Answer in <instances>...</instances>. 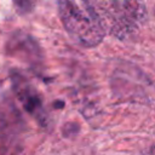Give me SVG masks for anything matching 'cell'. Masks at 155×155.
<instances>
[{"mask_svg": "<svg viewBox=\"0 0 155 155\" xmlns=\"http://www.w3.org/2000/svg\"><path fill=\"white\" fill-rule=\"evenodd\" d=\"M56 2L62 24L76 44L90 48L103 41L105 30L76 0H56Z\"/></svg>", "mask_w": 155, "mask_h": 155, "instance_id": "cell-1", "label": "cell"}, {"mask_svg": "<svg viewBox=\"0 0 155 155\" xmlns=\"http://www.w3.org/2000/svg\"><path fill=\"white\" fill-rule=\"evenodd\" d=\"M110 23L108 33L126 39L136 33L148 18L144 0H108Z\"/></svg>", "mask_w": 155, "mask_h": 155, "instance_id": "cell-2", "label": "cell"}, {"mask_svg": "<svg viewBox=\"0 0 155 155\" xmlns=\"http://www.w3.org/2000/svg\"><path fill=\"white\" fill-rule=\"evenodd\" d=\"M12 85L13 90L22 102L24 109L33 116L35 117L41 125H46L47 122V116L44 110V103L40 97V94L36 92V90L30 85L29 81H27L25 78H23L18 73H12Z\"/></svg>", "mask_w": 155, "mask_h": 155, "instance_id": "cell-3", "label": "cell"}, {"mask_svg": "<svg viewBox=\"0 0 155 155\" xmlns=\"http://www.w3.org/2000/svg\"><path fill=\"white\" fill-rule=\"evenodd\" d=\"M15 8L21 15H28L33 11L34 7V0H12Z\"/></svg>", "mask_w": 155, "mask_h": 155, "instance_id": "cell-4", "label": "cell"}, {"mask_svg": "<svg viewBox=\"0 0 155 155\" xmlns=\"http://www.w3.org/2000/svg\"><path fill=\"white\" fill-rule=\"evenodd\" d=\"M53 105H56L54 108H62L63 105H64V103L63 102H61V101H57V102H54V104Z\"/></svg>", "mask_w": 155, "mask_h": 155, "instance_id": "cell-5", "label": "cell"}]
</instances>
